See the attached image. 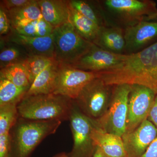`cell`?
<instances>
[{
	"label": "cell",
	"instance_id": "obj_1",
	"mask_svg": "<svg viewBox=\"0 0 157 157\" xmlns=\"http://www.w3.org/2000/svg\"><path fill=\"white\" fill-rule=\"evenodd\" d=\"M106 84H139L157 88V42L136 53L125 55L122 61L110 70L98 72Z\"/></svg>",
	"mask_w": 157,
	"mask_h": 157
},
{
	"label": "cell",
	"instance_id": "obj_2",
	"mask_svg": "<svg viewBox=\"0 0 157 157\" xmlns=\"http://www.w3.org/2000/svg\"><path fill=\"white\" fill-rule=\"evenodd\" d=\"M62 121L18 117L10 130L9 157H29L45 137L54 134Z\"/></svg>",
	"mask_w": 157,
	"mask_h": 157
},
{
	"label": "cell",
	"instance_id": "obj_3",
	"mask_svg": "<svg viewBox=\"0 0 157 157\" xmlns=\"http://www.w3.org/2000/svg\"><path fill=\"white\" fill-rule=\"evenodd\" d=\"M73 100L54 94L24 98L17 105L18 117L36 121H68Z\"/></svg>",
	"mask_w": 157,
	"mask_h": 157
},
{
	"label": "cell",
	"instance_id": "obj_4",
	"mask_svg": "<svg viewBox=\"0 0 157 157\" xmlns=\"http://www.w3.org/2000/svg\"><path fill=\"white\" fill-rule=\"evenodd\" d=\"M54 56L59 64L71 65L90 49L94 43L82 38L69 21L52 31Z\"/></svg>",
	"mask_w": 157,
	"mask_h": 157
},
{
	"label": "cell",
	"instance_id": "obj_5",
	"mask_svg": "<svg viewBox=\"0 0 157 157\" xmlns=\"http://www.w3.org/2000/svg\"><path fill=\"white\" fill-rule=\"evenodd\" d=\"M130 89V84L113 86L108 109L102 117L96 120L98 126L104 132L121 137L125 133Z\"/></svg>",
	"mask_w": 157,
	"mask_h": 157
},
{
	"label": "cell",
	"instance_id": "obj_6",
	"mask_svg": "<svg viewBox=\"0 0 157 157\" xmlns=\"http://www.w3.org/2000/svg\"><path fill=\"white\" fill-rule=\"evenodd\" d=\"M113 86L106 84L98 77L86 86L74 100L82 112L97 120L102 117L109 107Z\"/></svg>",
	"mask_w": 157,
	"mask_h": 157
},
{
	"label": "cell",
	"instance_id": "obj_7",
	"mask_svg": "<svg viewBox=\"0 0 157 157\" xmlns=\"http://www.w3.org/2000/svg\"><path fill=\"white\" fill-rule=\"evenodd\" d=\"M69 121L73 139V149L69 155L93 157L97 146L93 139L92 133L98 124L97 121L82 112L74 100Z\"/></svg>",
	"mask_w": 157,
	"mask_h": 157
},
{
	"label": "cell",
	"instance_id": "obj_8",
	"mask_svg": "<svg viewBox=\"0 0 157 157\" xmlns=\"http://www.w3.org/2000/svg\"><path fill=\"white\" fill-rule=\"evenodd\" d=\"M156 95L154 90L150 88L141 85H131L125 133L134 131L147 119Z\"/></svg>",
	"mask_w": 157,
	"mask_h": 157
},
{
	"label": "cell",
	"instance_id": "obj_9",
	"mask_svg": "<svg viewBox=\"0 0 157 157\" xmlns=\"http://www.w3.org/2000/svg\"><path fill=\"white\" fill-rule=\"evenodd\" d=\"M98 77V73L83 71L70 65L59 64L53 94L75 100L86 86Z\"/></svg>",
	"mask_w": 157,
	"mask_h": 157
},
{
	"label": "cell",
	"instance_id": "obj_10",
	"mask_svg": "<svg viewBox=\"0 0 157 157\" xmlns=\"http://www.w3.org/2000/svg\"><path fill=\"white\" fill-rule=\"evenodd\" d=\"M104 3L107 11L127 26L142 21L145 16L157 11L156 3L150 0H106Z\"/></svg>",
	"mask_w": 157,
	"mask_h": 157
},
{
	"label": "cell",
	"instance_id": "obj_11",
	"mask_svg": "<svg viewBox=\"0 0 157 157\" xmlns=\"http://www.w3.org/2000/svg\"><path fill=\"white\" fill-rule=\"evenodd\" d=\"M125 55L113 53L94 44L87 52L70 66L78 70L98 73L117 66L123 59Z\"/></svg>",
	"mask_w": 157,
	"mask_h": 157
},
{
	"label": "cell",
	"instance_id": "obj_12",
	"mask_svg": "<svg viewBox=\"0 0 157 157\" xmlns=\"http://www.w3.org/2000/svg\"><path fill=\"white\" fill-rule=\"evenodd\" d=\"M157 137V128L148 120L122 137L127 157H141Z\"/></svg>",
	"mask_w": 157,
	"mask_h": 157
},
{
	"label": "cell",
	"instance_id": "obj_13",
	"mask_svg": "<svg viewBox=\"0 0 157 157\" xmlns=\"http://www.w3.org/2000/svg\"><path fill=\"white\" fill-rule=\"evenodd\" d=\"M1 40L12 42L21 46L29 56H41L54 58V44L53 36L51 34L44 37L26 36L11 28L10 32Z\"/></svg>",
	"mask_w": 157,
	"mask_h": 157
},
{
	"label": "cell",
	"instance_id": "obj_14",
	"mask_svg": "<svg viewBox=\"0 0 157 157\" xmlns=\"http://www.w3.org/2000/svg\"><path fill=\"white\" fill-rule=\"evenodd\" d=\"M126 54L136 53L157 37V22L142 21L124 30Z\"/></svg>",
	"mask_w": 157,
	"mask_h": 157
},
{
	"label": "cell",
	"instance_id": "obj_15",
	"mask_svg": "<svg viewBox=\"0 0 157 157\" xmlns=\"http://www.w3.org/2000/svg\"><path fill=\"white\" fill-rule=\"evenodd\" d=\"M42 17L53 28L70 21V6L66 0H37Z\"/></svg>",
	"mask_w": 157,
	"mask_h": 157
},
{
	"label": "cell",
	"instance_id": "obj_16",
	"mask_svg": "<svg viewBox=\"0 0 157 157\" xmlns=\"http://www.w3.org/2000/svg\"><path fill=\"white\" fill-rule=\"evenodd\" d=\"M94 43L108 51L122 54L126 46L124 30L118 27H101Z\"/></svg>",
	"mask_w": 157,
	"mask_h": 157
},
{
	"label": "cell",
	"instance_id": "obj_17",
	"mask_svg": "<svg viewBox=\"0 0 157 157\" xmlns=\"http://www.w3.org/2000/svg\"><path fill=\"white\" fill-rule=\"evenodd\" d=\"M92 137L96 146L107 156L127 157L122 137L104 132L98 124L93 130Z\"/></svg>",
	"mask_w": 157,
	"mask_h": 157
},
{
	"label": "cell",
	"instance_id": "obj_18",
	"mask_svg": "<svg viewBox=\"0 0 157 157\" xmlns=\"http://www.w3.org/2000/svg\"><path fill=\"white\" fill-rule=\"evenodd\" d=\"M58 68L56 62L48 66L35 78L24 98L53 94Z\"/></svg>",
	"mask_w": 157,
	"mask_h": 157
},
{
	"label": "cell",
	"instance_id": "obj_19",
	"mask_svg": "<svg viewBox=\"0 0 157 157\" xmlns=\"http://www.w3.org/2000/svg\"><path fill=\"white\" fill-rule=\"evenodd\" d=\"M6 11L12 29L25 23L43 17L37 0H32L25 6Z\"/></svg>",
	"mask_w": 157,
	"mask_h": 157
},
{
	"label": "cell",
	"instance_id": "obj_20",
	"mask_svg": "<svg viewBox=\"0 0 157 157\" xmlns=\"http://www.w3.org/2000/svg\"><path fill=\"white\" fill-rule=\"evenodd\" d=\"M70 21L82 38L94 43L101 27L85 17L71 6Z\"/></svg>",
	"mask_w": 157,
	"mask_h": 157
},
{
	"label": "cell",
	"instance_id": "obj_21",
	"mask_svg": "<svg viewBox=\"0 0 157 157\" xmlns=\"http://www.w3.org/2000/svg\"><path fill=\"white\" fill-rule=\"evenodd\" d=\"M0 66L1 68L14 64L22 63L29 56L21 46L12 43L1 40Z\"/></svg>",
	"mask_w": 157,
	"mask_h": 157
},
{
	"label": "cell",
	"instance_id": "obj_22",
	"mask_svg": "<svg viewBox=\"0 0 157 157\" xmlns=\"http://www.w3.org/2000/svg\"><path fill=\"white\" fill-rule=\"evenodd\" d=\"M29 88L18 87L8 79L0 77V106L17 105Z\"/></svg>",
	"mask_w": 157,
	"mask_h": 157
},
{
	"label": "cell",
	"instance_id": "obj_23",
	"mask_svg": "<svg viewBox=\"0 0 157 157\" xmlns=\"http://www.w3.org/2000/svg\"><path fill=\"white\" fill-rule=\"evenodd\" d=\"M53 29L42 17L20 25L13 29L18 34L26 36L38 37L51 35Z\"/></svg>",
	"mask_w": 157,
	"mask_h": 157
},
{
	"label": "cell",
	"instance_id": "obj_24",
	"mask_svg": "<svg viewBox=\"0 0 157 157\" xmlns=\"http://www.w3.org/2000/svg\"><path fill=\"white\" fill-rule=\"evenodd\" d=\"M55 62L54 58L41 56H29L22 63L27 73L30 85L43 70Z\"/></svg>",
	"mask_w": 157,
	"mask_h": 157
},
{
	"label": "cell",
	"instance_id": "obj_25",
	"mask_svg": "<svg viewBox=\"0 0 157 157\" xmlns=\"http://www.w3.org/2000/svg\"><path fill=\"white\" fill-rule=\"evenodd\" d=\"M0 77L8 79L18 87L29 88L28 76L22 63L1 68Z\"/></svg>",
	"mask_w": 157,
	"mask_h": 157
},
{
	"label": "cell",
	"instance_id": "obj_26",
	"mask_svg": "<svg viewBox=\"0 0 157 157\" xmlns=\"http://www.w3.org/2000/svg\"><path fill=\"white\" fill-rule=\"evenodd\" d=\"M18 117L17 105L0 106V135L9 134Z\"/></svg>",
	"mask_w": 157,
	"mask_h": 157
},
{
	"label": "cell",
	"instance_id": "obj_27",
	"mask_svg": "<svg viewBox=\"0 0 157 157\" xmlns=\"http://www.w3.org/2000/svg\"><path fill=\"white\" fill-rule=\"evenodd\" d=\"M69 2L71 7L80 14L93 21L100 27L107 26L104 18L99 14L93 6L88 2L81 0H70Z\"/></svg>",
	"mask_w": 157,
	"mask_h": 157
},
{
	"label": "cell",
	"instance_id": "obj_28",
	"mask_svg": "<svg viewBox=\"0 0 157 157\" xmlns=\"http://www.w3.org/2000/svg\"><path fill=\"white\" fill-rule=\"evenodd\" d=\"M32 0H4L1 1V7L5 11L16 9L25 6L32 2Z\"/></svg>",
	"mask_w": 157,
	"mask_h": 157
},
{
	"label": "cell",
	"instance_id": "obj_29",
	"mask_svg": "<svg viewBox=\"0 0 157 157\" xmlns=\"http://www.w3.org/2000/svg\"><path fill=\"white\" fill-rule=\"evenodd\" d=\"M11 26L8 15L6 11L2 8H0V34L1 36H6L10 30Z\"/></svg>",
	"mask_w": 157,
	"mask_h": 157
},
{
	"label": "cell",
	"instance_id": "obj_30",
	"mask_svg": "<svg viewBox=\"0 0 157 157\" xmlns=\"http://www.w3.org/2000/svg\"><path fill=\"white\" fill-rule=\"evenodd\" d=\"M10 135H0V157H9Z\"/></svg>",
	"mask_w": 157,
	"mask_h": 157
},
{
	"label": "cell",
	"instance_id": "obj_31",
	"mask_svg": "<svg viewBox=\"0 0 157 157\" xmlns=\"http://www.w3.org/2000/svg\"><path fill=\"white\" fill-rule=\"evenodd\" d=\"M147 119L152 123L157 128V94Z\"/></svg>",
	"mask_w": 157,
	"mask_h": 157
},
{
	"label": "cell",
	"instance_id": "obj_32",
	"mask_svg": "<svg viewBox=\"0 0 157 157\" xmlns=\"http://www.w3.org/2000/svg\"><path fill=\"white\" fill-rule=\"evenodd\" d=\"M141 157H157V137Z\"/></svg>",
	"mask_w": 157,
	"mask_h": 157
},
{
	"label": "cell",
	"instance_id": "obj_33",
	"mask_svg": "<svg viewBox=\"0 0 157 157\" xmlns=\"http://www.w3.org/2000/svg\"><path fill=\"white\" fill-rule=\"evenodd\" d=\"M144 21L157 22V11L154 14L145 16L143 18Z\"/></svg>",
	"mask_w": 157,
	"mask_h": 157
},
{
	"label": "cell",
	"instance_id": "obj_34",
	"mask_svg": "<svg viewBox=\"0 0 157 157\" xmlns=\"http://www.w3.org/2000/svg\"><path fill=\"white\" fill-rule=\"evenodd\" d=\"M93 157H109L101 150L98 147H96V150Z\"/></svg>",
	"mask_w": 157,
	"mask_h": 157
},
{
	"label": "cell",
	"instance_id": "obj_35",
	"mask_svg": "<svg viewBox=\"0 0 157 157\" xmlns=\"http://www.w3.org/2000/svg\"><path fill=\"white\" fill-rule=\"evenodd\" d=\"M54 157H71L69 155H67L66 154V153H62L59 154H58L56 156H55Z\"/></svg>",
	"mask_w": 157,
	"mask_h": 157
},
{
	"label": "cell",
	"instance_id": "obj_36",
	"mask_svg": "<svg viewBox=\"0 0 157 157\" xmlns=\"http://www.w3.org/2000/svg\"><path fill=\"white\" fill-rule=\"evenodd\" d=\"M154 90L155 91V92L156 93V94H157V88L156 89Z\"/></svg>",
	"mask_w": 157,
	"mask_h": 157
}]
</instances>
